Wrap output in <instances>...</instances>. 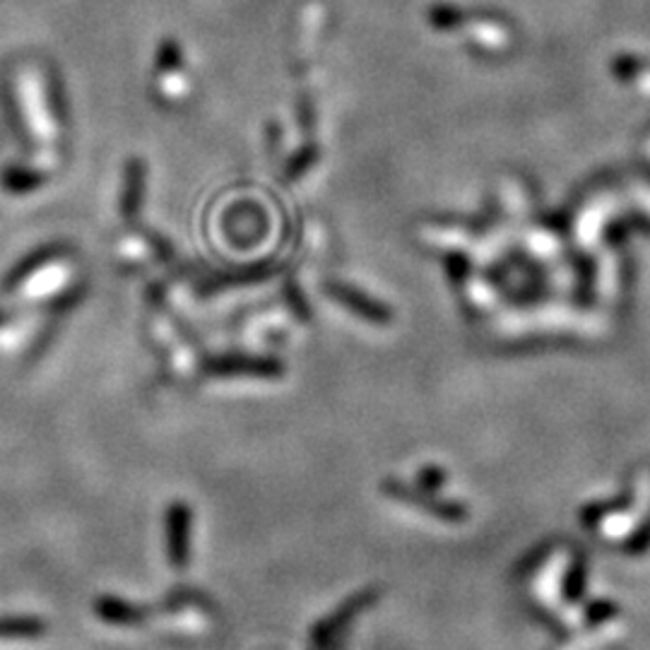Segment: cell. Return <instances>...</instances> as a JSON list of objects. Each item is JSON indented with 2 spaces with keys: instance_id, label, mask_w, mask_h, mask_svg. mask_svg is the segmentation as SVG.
Masks as SVG:
<instances>
[{
  "instance_id": "1",
  "label": "cell",
  "mask_w": 650,
  "mask_h": 650,
  "mask_svg": "<svg viewBox=\"0 0 650 650\" xmlns=\"http://www.w3.org/2000/svg\"><path fill=\"white\" fill-rule=\"evenodd\" d=\"M142 191H145V167L140 160H130L126 169V189L120 197V213L124 217H136L142 203Z\"/></svg>"
},
{
  "instance_id": "2",
  "label": "cell",
  "mask_w": 650,
  "mask_h": 650,
  "mask_svg": "<svg viewBox=\"0 0 650 650\" xmlns=\"http://www.w3.org/2000/svg\"><path fill=\"white\" fill-rule=\"evenodd\" d=\"M43 176L37 171H29L25 167H8L3 171V186L10 193H29L39 189Z\"/></svg>"
},
{
  "instance_id": "3",
  "label": "cell",
  "mask_w": 650,
  "mask_h": 650,
  "mask_svg": "<svg viewBox=\"0 0 650 650\" xmlns=\"http://www.w3.org/2000/svg\"><path fill=\"white\" fill-rule=\"evenodd\" d=\"M56 251H59L56 246H47V248H41L39 253H35V256H29V258H27V263H22V266H20V268L13 272V278H10V280L17 282L20 278H25V275H29L31 270H35V268L43 266V263H47V260H49V258H51L53 253H56Z\"/></svg>"
},
{
  "instance_id": "5",
  "label": "cell",
  "mask_w": 650,
  "mask_h": 650,
  "mask_svg": "<svg viewBox=\"0 0 650 650\" xmlns=\"http://www.w3.org/2000/svg\"><path fill=\"white\" fill-rule=\"evenodd\" d=\"M160 68H164V71H171L176 63H179V47H176V43H171V41H167V43H162V49H160Z\"/></svg>"
},
{
  "instance_id": "4",
  "label": "cell",
  "mask_w": 650,
  "mask_h": 650,
  "mask_svg": "<svg viewBox=\"0 0 650 650\" xmlns=\"http://www.w3.org/2000/svg\"><path fill=\"white\" fill-rule=\"evenodd\" d=\"M22 636V634H37V624L35 622H17V620H8L0 622V636Z\"/></svg>"
}]
</instances>
